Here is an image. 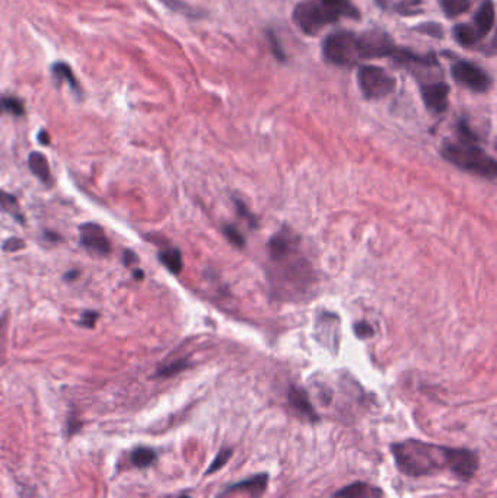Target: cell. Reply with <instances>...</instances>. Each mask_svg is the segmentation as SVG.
<instances>
[{
    "label": "cell",
    "instance_id": "cell-6",
    "mask_svg": "<svg viewBox=\"0 0 497 498\" xmlns=\"http://www.w3.org/2000/svg\"><path fill=\"white\" fill-rule=\"evenodd\" d=\"M358 83L366 99H382L395 91L396 81L379 66H362L358 71Z\"/></svg>",
    "mask_w": 497,
    "mask_h": 498
},
{
    "label": "cell",
    "instance_id": "cell-31",
    "mask_svg": "<svg viewBox=\"0 0 497 498\" xmlns=\"http://www.w3.org/2000/svg\"><path fill=\"white\" fill-rule=\"evenodd\" d=\"M268 40H270V44H271L273 54L276 56V59H278V60L285 62V60H286V54H285L283 48H282V47H280V44H279V40H278L276 34L273 33V31H268Z\"/></svg>",
    "mask_w": 497,
    "mask_h": 498
},
{
    "label": "cell",
    "instance_id": "cell-27",
    "mask_svg": "<svg viewBox=\"0 0 497 498\" xmlns=\"http://www.w3.org/2000/svg\"><path fill=\"white\" fill-rule=\"evenodd\" d=\"M417 31L423 33L426 35L436 37V38H442L443 37V30H442L440 25L436 23V22H428V23L420 25V27H417Z\"/></svg>",
    "mask_w": 497,
    "mask_h": 498
},
{
    "label": "cell",
    "instance_id": "cell-36",
    "mask_svg": "<svg viewBox=\"0 0 497 498\" xmlns=\"http://www.w3.org/2000/svg\"><path fill=\"white\" fill-rule=\"evenodd\" d=\"M6 325H8V319H6V316L0 318V347H2V342H4V340H5Z\"/></svg>",
    "mask_w": 497,
    "mask_h": 498
},
{
    "label": "cell",
    "instance_id": "cell-35",
    "mask_svg": "<svg viewBox=\"0 0 497 498\" xmlns=\"http://www.w3.org/2000/svg\"><path fill=\"white\" fill-rule=\"evenodd\" d=\"M122 261H124V265L126 267H130L132 264L137 262V255L132 251V249H126L122 254Z\"/></svg>",
    "mask_w": 497,
    "mask_h": 498
},
{
    "label": "cell",
    "instance_id": "cell-8",
    "mask_svg": "<svg viewBox=\"0 0 497 498\" xmlns=\"http://www.w3.org/2000/svg\"><path fill=\"white\" fill-rule=\"evenodd\" d=\"M452 76L458 83L479 93H484L491 88V78L489 73L480 66L467 60H459L452 66Z\"/></svg>",
    "mask_w": 497,
    "mask_h": 498
},
{
    "label": "cell",
    "instance_id": "cell-22",
    "mask_svg": "<svg viewBox=\"0 0 497 498\" xmlns=\"http://www.w3.org/2000/svg\"><path fill=\"white\" fill-rule=\"evenodd\" d=\"M161 2L169 8L171 11L173 12H178L187 18H193V19H198V18H203L205 13L202 11H198L195 8H193L191 5L185 4L184 0H161Z\"/></svg>",
    "mask_w": 497,
    "mask_h": 498
},
{
    "label": "cell",
    "instance_id": "cell-11",
    "mask_svg": "<svg viewBox=\"0 0 497 498\" xmlns=\"http://www.w3.org/2000/svg\"><path fill=\"white\" fill-rule=\"evenodd\" d=\"M421 99L426 108L433 114H442L448 110L450 86L445 82H428L420 85Z\"/></svg>",
    "mask_w": 497,
    "mask_h": 498
},
{
    "label": "cell",
    "instance_id": "cell-20",
    "mask_svg": "<svg viewBox=\"0 0 497 498\" xmlns=\"http://www.w3.org/2000/svg\"><path fill=\"white\" fill-rule=\"evenodd\" d=\"M454 37H455L457 42L464 45V47L476 45L481 40L471 23H458V25H455Z\"/></svg>",
    "mask_w": 497,
    "mask_h": 498
},
{
    "label": "cell",
    "instance_id": "cell-30",
    "mask_svg": "<svg viewBox=\"0 0 497 498\" xmlns=\"http://www.w3.org/2000/svg\"><path fill=\"white\" fill-rule=\"evenodd\" d=\"M421 4V0H403L399 5V12L403 15H416L420 13L418 5Z\"/></svg>",
    "mask_w": 497,
    "mask_h": 498
},
{
    "label": "cell",
    "instance_id": "cell-25",
    "mask_svg": "<svg viewBox=\"0 0 497 498\" xmlns=\"http://www.w3.org/2000/svg\"><path fill=\"white\" fill-rule=\"evenodd\" d=\"M188 361L187 360H177V361H172L169 364H165V366H161L156 373H155V378H172V376H176L178 375V373H181L183 370H185L188 367Z\"/></svg>",
    "mask_w": 497,
    "mask_h": 498
},
{
    "label": "cell",
    "instance_id": "cell-37",
    "mask_svg": "<svg viewBox=\"0 0 497 498\" xmlns=\"http://www.w3.org/2000/svg\"><path fill=\"white\" fill-rule=\"evenodd\" d=\"M38 141H40L41 144H44V146H48V144H50V136H48V133H47L45 130H41V132H40V134H38Z\"/></svg>",
    "mask_w": 497,
    "mask_h": 498
},
{
    "label": "cell",
    "instance_id": "cell-38",
    "mask_svg": "<svg viewBox=\"0 0 497 498\" xmlns=\"http://www.w3.org/2000/svg\"><path fill=\"white\" fill-rule=\"evenodd\" d=\"M44 236H45V239H48V241H55V242H59V241H62V236L59 235V233H53V232H44Z\"/></svg>",
    "mask_w": 497,
    "mask_h": 498
},
{
    "label": "cell",
    "instance_id": "cell-5",
    "mask_svg": "<svg viewBox=\"0 0 497 498\" xmlns=\"http://www.w3.org/2000/svg\"><path fill=\"white\" fill-rule=\"evenodd\" d=\"M292 18L296 27L307 35H316L327 25L340 19L334 11L329 9L322 4L312 2V0H305V2L297 4L293 9Z\"/></svg>",
    "mask_w": 497,
    "mask_h": 498
},
{
    "label": "cell",
    "instance_id": "cell-14",
    "mask_svg": "<svg viewBox=\"0 0 497 498\" xmlns=\"http://www.w3.org/2000/svg\"><path fill=\"white\" fill-rule=\"evenodd\" d=\"M494 22H496L494 4L491 0H484L481 6L479 8L477 13L474 15V19L471 22V25H473V28L476 30L479 37L484 38L494 28Z\"/></svg>",
    "mask_w": 497,
    "mask_h": 498
},
{
    "label": "cell",
    "instance_id": "cell-33",
    "mask_svg": "<svg viewBox=\"0 0 497 498\" xmlns=\"http://www.w3.org/2000/svg\"><path fill=\"white\" fill-rule=\"evenodd\" d=\"M355 334L359 338H369L374 335V330H372L367 322H358L355 325Z\"/></svg>",
    "mask_w": 497,
    "mask_h": 498
},
{
    "label": "cell",
    "instance_id": "cell-4",
    "mask_svg": "<svg viewBox=\"0 0 497 498\" xmlns=\"http://www.w3.org/2000/svg\"><path fill=\"white\" fill-rule=\"evenodd\" d=\"M322 57L330 64L350 67L360 60L358 35L352 31H336L322 41Z\"/></svg>",
    "mask_w": 497,
    "mask_h": 498
},
{
    "label": "cell",
    "instance_id": "cell-28",
    "mask_svg": "<svg viewBox=\"0 0 497 498\" xmlns=\"http://www.w3.org/2000/svg\"><path fill=\"white\" fill-rule=\"evenodd\" d=\"M27 246V243H25L23 239L21 238H16V236H12V238H8L4 245H2V249L5 253H18V251H22V249Z\"/></svg>",
    "mask_w": 497,
    "mask_h": 498
},
{
    "label": "cell",
    "instance_id": "cell-23",
    "mask_svg": "<svg viewBox=\"0 0 497 498\" xmlns=\"http://www.w3.org/2000/svg\"><path fill=\"white\" fill-rule=\"evenodd\" d=\"M439 4L443 13L448 18H457L465 13L471 6L469 0H439Z\"/></svg>",
    "mask_w": 497,
    "mask_h": 498
},
{
    "label": "cell",
    "instance_id": "cell-24",
    "mask_svg": "<svg viewBox=\"0 0 497 498\" xmlns=\"http://www.w3.org/2000/svg\"><path fill=\"white\" fill-rule=\"evenodd\" d=\"M0 114H12L22 117L25 114V105L16 96H0Z\"/></svg>",
    "mask_w": 497,
    "mask_h": 498
},
{
    "label": "cell",
    "instance_id": "cell-32",
    "mask_svg": "<svg viewBox=\"0 0 497 498\" xmlns=\"http://www.w3.org/2000/svg\"><path fill=\"white\" fill-rule=\"evenodd\" d=\"M99 318V313L95 312V311H85L81 316V320H79V325L88 328V330H92L95 328L96 325V320Z\"/></svg>",
    "mask_w": 497,
    "mask_h": 498
},
{
    "label": "cell",
    "instance_id": "cell-39",
    "mask_svg": "<svg viewBox=\"0 0 497 498\" xmlns=\"http://www.w3.org/2000/svg\"><path fill=\"white\" fill-rule=\"evenodd\" d=\"M76 277H79V271L73 270V271H67V274L64 276V280H74Z\"/></svg>",
    "mask_w": 497,
    "mask_h": 498
},
{
    "label": "cell",
    "instance_id": "cell-16",
    "mask_svg": "<svg viewBox=\"0 0 497 498\" xmlns=\"http://www.w3.org/2000/svg\"><path fill=\"white\" fill-rule=\"evenodd\" d=\"M0 212H4L9 214L12 219H15L21 225H25V214L19 206L18 198L13 194H9L4 190H0Z\"/></svg>",
    "mask_w": 497,
    "mask_h": 498
},
{
    "label": "cell",
    "instance_id": "cell-41",
    "mask_svg": "<svg viewBox=\"0 0 497 498\" xmlns=\"http://www.w3.org/2000/svg\"><path fill=\"white\" fill-rule=\"evenodd\" d=\"M178 498H190L188 495H181V497H178Z\"/></svg>",
    "mask_w": 497,
    "mask_h": 498
},
{
    "label": "cell",
    "instance_id": "cell-13",
    "mask_svg": "<svg viewBox=\"0 0 497 498\" xmlns=\"http://www.w3.org/2000/svg\"><path fill=\"white\" fill-rule=\"evenodd\" d=\"M333 498H385V492L381 487L365 481H356L336 491Z\"/></svg>",
    "mask_w": 497,
    "mask_h": 498
},
{
    "label": "cell",
    "instance_id": "cell-7",
    "mask_svg": "<svg viewBox=\"0 0 497 498\" xmlns=\"http://www.w3.org/2000/svg\"><path fill=\"white\" fill-rule=\"evenodd\" d=\"M360 59L394 57L396 47L394 40L384 31H366L358 35Z\"/></svg>",
    "mask_w": 497,
    "mask_h": 498
},
{
    "label": "cell",
    "instance_id": "cell-3",
    "mask_svg": "<svg viewBox=\"0 0 497 498\" xmlns=\"http://www.w3.org/2000/svg\"><path fill=\"white\" fill-rule=\"evenodd\" d=\"M476 141L461 139L458 143H445L442 156L462 170L494 180L497 177V163Z\"/></svg>",
    "mask_w": 497,
    "mask_h": 498
},
{
    "label": "cell",
    "instance_id": "cell-15",
    "mask_svg": "<svg viewBox=\"0 0 497 498\" xmlns=\"http://www.w3.org/2000/svg\"><path fill=\"white\" fill-rule=\"evenodd\" d=\"M28 166L34 175L40 178V181H42L45 185H53L52 170H50V165L44 154L33 152L28 158Z\"/></svg>",
    "mask_w": 497,
    "mask_h": 498
},
{
    "label": "cell",
    "instance_id": "cell-12",
    "mask_svg": "<svg viewBox=\"0 0 497 498\" xmlns=\"http://www.w3.org/2000/svg\"><path fill=\"white\" fill-rule=\"evenodd\" d=\"M287 403L302 418L311 422V424H316V422L321 421L319 414L314 408L309 400V395L304 388L292 385L287 390Z\"/></svg>",
    "mask_w": 497,
    "mask_h": 498
},
{
    "label": "cell",
    "instance_id": "cell-29",
    "mask_svg": "<svg viewBox=\"0 0 497 498\" xmlns=\"http://www.w3.org/2000/svg\"><path fill=\"white\" fill-rule=\"evenodd\" d=\"M223 233H225V236L235 245V246H238V248H242L244 245H245V239H244V236H242V233L236 229V228H234V226H225V228H223Z\"/></svg>",
    "mask_w": 497,
    "mask_h": 498
},
{
    "label": "cell",
    "instance_id": "cell-26",
    "mask_svg": "<svg viewBox=\"0 0 497 498\" xmlns=\"http://www.w3.org/2000/svg\"><path fill=\"white\" fill-rule=\"evenodd\" d=\"M232 453H234L232 447H223V449H220L219 453L216 455V458L213 459V462L210 463L209 469L206 470V475L209 477V475L215 474V472L220 470L223 466H225L229 462V459L232 458Z\"/></svg>",
    "mask_w": 497,
    "mask_h": 498
},
{
    "label": "cell",
    "instance_id": "cell-17",
    "mask_svg": "<svg viewBox=\"0 0 497 498\" xmlns=\"http://www.w3.org/2000/svg\"><path fill=\"white\" fill-rule=\"evenodd\" d=\"M158 461V453L152 447L139 446L130 452V462L136 468H149Z\"/></svg>",
    "mask_w": 497,
    "mask_h": 498
},
{
    "label": "cell",
    "instance_id": "cell-1",
    "mask_svg": "<svg viewBox=\"0 0 497 498\" xmlns=\"http://www.w3.org/2000/svg\"><path fill=\"white\" fill-rule=\"evenodd\" d=\"M389 449L396 469L410 478L433 477L451 469L454 447L450 446L407 439L392 443Z\"/></svg>",
    "mask_w": 497,
    "mask_h": 498
},
{
    "label": "cell",
    "instance_id": "cell-10",
    "mask_svg": "<svg viewBox=\"0 0 497 498\" xmlns=\"http://www.w3.org/2000/svg\"><path fill=\"white\" fill-rule=\"evenodd\" d=\"M81 243L96 257H107L111 253V243L98 223H84L79 228Z\"/></svg>",
    "mask_w": 497,
    "mask_h": 498
},
{
    "label": "cell",
    "instance_id": "cell-21",
    "mask_svg": "<svg viewBox=\"0 0 497 498\" xmlns=\"http://www.w3.org/2000/svg\"><path fill=\"white\" fill-rule=\"evenodd\" d=\"M53 74H55V78L59 81V82H67V85L73 89V91H76L79 92L81 88H79V82L76 79V76H74V73L73 70L70 69L69 64L66 63H56L53 66Z\"/></svg>",
    "mask_w": 497,
    "mask_h": 498
},
{
    "label": "cell",
    "instance_id": "cell-40",
    "mask_svg": "<svg viewBox=\"0 0 497 498\" xmlns=\"http://www.w3.org/2000/svg\"><path fill=\"white\" fill-rule=\"evenodd\" d=\"M133 276H135V279H137V280H143L144 274H143V271H140V270H135V274H133Z\"/></svg>",
    "mask_w": 497,
    "mask_h": 498
},
{
    "label": "cell",
    "instance_id": "cell-18",
    "mask_svg": "<svg viewBox=\"0 0 497 498\" xmlns=\"http://www.w3.org/2000/svg\"><path fill=\"white\" fill-rule=\"evenodd\" d=\"M158 257H159V261L172 274H180L183 271V255H181V251L178 248L162 249Z\"/></svg>",
    "mask_w": 497,
    "mask_h": 498
},
{
    "label": "cell",
    "instance_id": "cell-34",
    "mask_svg": "<svg viewBox=\"0 0 497 498\" xmlns=\"http://www.w3.org/2000/svg\"><path fill=\"white\" fill-rule=\"evenodd\" d=\"M236 209H238L239 216H242L244 219H246V220H248V223H250V225H251L253 228H256V226H257V221H256L254 216H253L250 212L246 210V207L242 204V202H236Z\"/></svg>",
    "mask_w": 497,
    "mask_h": 498
},
{
    "label": "cell",
    "instance_id": "cell-19",
    "mask_svg": "<svg viewBox=\"0 0 497 498\" xmlns=\"http://www.w3.org/2000/svg\"><path fill=\"white\" fill-rule=\"evenodd\" d=\"M319 4H322L329 9L334 11L340 18L341 16L352 18V19L360 18L358 8L355 5H352L349 0H319Z\"/></svg>",
    "mask_w": 497,
    "mask_h": 498
},
{
    "label": "cell",
    "instance_id": "cell-2",
    "mask_svg": "<svg viewBox=\"0 0 497 498\" xmlns=\"http://www.w3.org/2000/svg\"><path fill=\"white\" fill-rule=\"evenodd\" d=\"M268 253L271 262L276 267L275 282L290 283V287L299 290L309 284V265L301 257L299 249H297V238L289 229H283L271 238Z\"/></svg>",
    "mask_w": 497,
    "mask_h": 498
},
{
    "label": "cell",
    "instance_id": "cell-9",
    "mask_svg": "<svg viewBox=\"0 0 497 498\" xmlns=\"http://www.w3.org/2000/svg\"><path fill=\"white\" fill-rule=\"evenodd\" d=\"M268 487V474L253 475L222 490L216 498H261Z\"/></svg>",
    "mask_w": 497,
    "mask_h": 498
}]
</instances>
